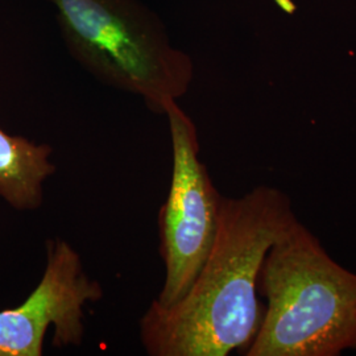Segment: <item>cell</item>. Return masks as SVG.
<instances>
[{
  "label": "cell",
  "instance_id": "277c9868",
  "mask_svg": "<svg viewBox=\"0 0 356 356\" xmlns=\"http://www.w3.org/2000/svg\"><path fill=\"white\" fill-rule=\"evenodd\" d=\"M173 168L169 193L159 216L160 254L165 279L157 305L170 306L191 289L211 251L223 195L200 160L198 131L177 101L166 103Z\"/></svg>",
  "mask_w": 356,
  "mask_h": 356
},
{
  "label": "cell",
  "instance_id": "7a4b0ae2",
  "mask_svg": "<svg viewBox=\"0 0 356 356\" xmlns=\"http://www.w3.org/2000/svg\"><path fill=\"white\" fill-rule=\"evenodd\" d=\"M268 305L247 356H339L356 350V273L297 220L264 257Z\"/></svg>",
  "mask_w": 356,
  "mask_h": 356
},
{
  "label": "cell",
  "instance_id": "6da1fadb",
  "mask_svg": "<svg viewBox=\"0 0 356 356\" xmlns=\"http://www.w3.org/2000/svg\"><path fill=\"white\" fill-rule=\"evenodd\" d=\"M291 198L260 185L223 197L211 251L191 289L173 305L151 302L140 339L151 356H226L247 351L261 325L257 279L270 247L297 222Z\"/></svg>",
  "mask_w": 356,
  "mask_h": 356
},
{
  "label": "cell",
  "instance_id": "52a82bcc",
  "mask_svg": "<svg viewBox=\"0 0 356 356\" xmlns=\"http://www.w3.org/2000/svg\"><path fill=\"white\" fill-rule=\"evenodd\" d=\"M282 10H285L286 13H293L294 11V6H293L291 0H275Z\"/></svg>",
  "mask_w": 356,
  "mask_h": 356
},
{
  "label": "cell",
  "instance_id": "8992f818",
  "mask_svg": "<svg viewBox=\"0 0 356 356\" xmlns=\"http://www.w3.org/2000/svg\"><path fill=\"white\" fill-rule=\"evenodd\" d=\"M53 149L0 128V197L17 210H36L42 204V185L56 172Z\"/></svg>",
  "mask_w": 356,
  "mask_h": 356
},
{
  "label": "cell",
  "instance_id": "5b68a950",
  "mask_svg": "<svg viewBox=\"0 0 356 356\" xmlns=\"http://www.w3.org/2000/svg\"><path fill=\"white\" fill-rule=\"evenodd\" d=\"M98 281L86 275L82 259L63 239L47 242V266L22 305L0 312V356H41L53 326V346H79L85 334L83 306L102 300Z\"/></svg>",
  "mask_w": 356,
  "mask_h": 356
},
{
  "label": "cell",
  "instance_id": "3957f363",
  "mask_svg": "<svg viewBox=\"0 0 356 356\" xmlns=\"http://www.w3.org/2000/svg\"><path fill=\"white\" fill-rule=\"evenodd\" d=\"M70 54L103 83L132 92L154 113L191 86L189 56L139 0H48Z\"/></svg>",
  "mask_w": 356,
  "mask_h": 356
}]
</instances>
